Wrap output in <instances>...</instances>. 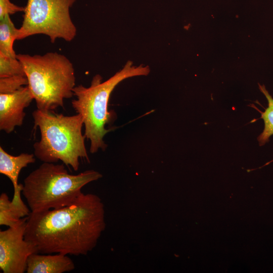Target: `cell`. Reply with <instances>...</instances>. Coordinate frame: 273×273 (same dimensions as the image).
I'll list each match as a JSON object with an SVG mask.
<instances>
[{"mask_svg":"<svg viewBox=\"0 0 273 273\" xmlns=\"http://www.w3.org/2000/svg\"><path fill=\"white\" fill-rule=\"evenodd\" d=\"M105 226L100 198L82 193L69 206L31 212L25 239L36 246L39 253L86 255L97 245Z\"/></svg>","mask_w":273,"mask_h":273,"instance_id":"obj_1","label":"cell"},{"mask_svg":"<svg viewBox=\"0 0 273 273\" xmlns=\"http://www.w3.org/2000/svg\"><path fill=\"white\" fill-rule=\"evenodd\" d=\"M150 72L149 66H135L128 61L122 69L104 82H102V76L97 74L89 87L80 84L74 87L73 92L76 99L72 101V106L83 118L84 135L90 142L91 153H95L99 149L105 151L107 147L103 139L113 130V128L106 129L105 125L114 117L113 113L108 110L109 98L114 88L126 78L147 76Z\"/></svg>","mask_w":273,"mask_h":273,"instance_id":"obj_2","label":"cell"},{"mask_svg":"<svg viewBox=\"0 0 273 273\" xmlns=\"http://www.w3.org/2000/svg\"><path fill=\"white\" fill-rule=\"evenodd\" d=\"M32 117L35 127L40 132V140L33 144L34 156L43 162L64 164L77 171L79 158L89 162L82 133L83 120L77 113L72 116L57 114L53 111L37 109Z\"/></svg>","mask_w":273,"mask_h":273,"instance_id":"obj_3","label":"cell"},{"mask_svg":"<svg viewBox=\"0 0 273 273\" xmlns=\"http://www.w3.org/2000/svg\"><path fill=\"white\" fill-rule=\"evenodd\" d=\"M102 177L94 170L69 174L64 164L43 162L25 177L22 193L32 212L58 209L73 204L84 186Z\"/></svg>","mask_w":273,"mask_h":273,"instance_id":"obj_4","label":"cell"},{"mask_svg":"<svg viewBox=\"0 0 273 273\" xmlns=\"http://www.w3.org/2000/svg\"><path fill=\"white\" fill-rule=\"evenodd\" d=\"M16 57L23 66L37 109L48 111L63 108L64 99L72 97L75 86L74 69L70 60L56 52L19 54Z\"/></svg>","mask_w":273,"mask_h":273,"instance_id":"obj_5","label":"cell"},{"mask_svg":"<svg viewBox=\"0 0 273 273\" xmlns=\"http://www.w3.org/2000/svg\"><path fill=\"white\" fill-rule=\"evenodd\" d=\"M76 0H27L23 20L18 29L17 40L36 34H44L52 43L57 38L72 40L76 28L69 10Z\"/></svg>","mask_w":273,"mask_h":273,"instance_id":"obj_6","label":"cell"},{"mask_svg":"<svg viewBox=\"0 0 273 273\" xmlns=\"http://www.w3.org/2000/svg\"><path fill=\"white\" fill-rule=\"evenodd\" d=\"M27 216L16 225L0 231V269L3 273H24L28 257L38 253L36 246L25 239Z\"/></svg>","mask_w":273,"mask_h":273,"instance_id":"obj_7","label":"cell"},{"mask_svg":"<svg viewBox=\"0 0 273 273\" xmlns=\"http://www.w3.org/2000/svg\"><path fill=\"white\" fill-rule=\"evenodd\" d=\"M34 99L28 85L15 92L0 94V129L7 133L23 124L24 109Z\"/></svg>","mask_w":273,"mask_h":273,"instance_id":"obj_8","label":"cell"},{"mask_svg":"<svg viewBox=\"0 0 273 273\" xmlns=\"http://www.w3.org/2000/svg\"><path fill=\"white\" fill-rule=\"evenodd\" d=\"M75 264L68 255L57 253H33L28 257L27 273H63L75 269Z\"/></svg>","mask_w":273,"mask_h":273,"instance_id":"obj_9","label":"cell"},{"mask_svg":"<svg viewBox=\"0 0 273 273\" xmlns=\"http://www.w3.org/2000/svg\"><path fill=\"white\" fill-rule=\"evenodd\" d=\"M35 161L34 155L33 154L23 153L18 156H13L5 151L3 147H0V173L8 177L13 184V200L22 199L21 192L23 185L18 183L21 170Z\"/></svg>","mask_w":273,"mask_h":273,"instance_id":"obj_10","label":"cell"},{"mask_svg":"<svg viewBox=\"0 0 273 273\" xmlns=\"http://www.w3.org/2000/svg\"><path fill=\"white\" fill-rule=\"evenodd\" d=\"M22 200H10L8 195L3 193L0 196V225L12 227L17 224L21 219L28 216L30 208Z\"/></svg>","mask_w":273,"mask_h":273,"instance_id":"obj_11","label":"cell"},{"mask_svg":"<svg viewBox=\"0 0 273 273\" xmlns=\"http://www.w3.org/2000/svg\"><path fill=\"white\" fill-rule=\"evenodd\" d=\"M18 29L8 14L0 19V54L6 56L16 58L13 44L17 40Z\"/></svg>","mask_w":273,"mask_h":273,"instance_id":"obj_12","label":"cell"},{"mask_svg":"<svg viewBox=\"0 0 273 273\" xmlns=\"http://www.w3.org/2000/svg\"><path fill=\"white\" fill-rule=\"evenodd\" d=\"M260 91L264 94L268 102V106L261 113L264 127L262 132L258 137L260 145H263L268 141L269 137L273 134V98L266 89L264 85L258 84Z\"/></svg>","mask_w":273,"mask_h":273,"instance_id":"obj_13","label":"cell"},{"mask_svg":"<svg viewBox=\"0 0 273 273\" xmlns=\"http://www.w3.org/2000/svg\"><path fill=\"white\" fill-rule=\"evenodd\" d=\"M13 76H25L23 66L16 58L0 54V78Z\"/></svg>","mask_w":273,"mask_h":273,"instance_id":"obj_14","label":"cell"},{"mask_svg":"<svg viewBox=\"0 0 273 273\" xmlns=\"http://www.w3.org/2000/svg\"><path fill=\"white\" fill-rule=\"evenodd\" d=\"M28 84V79L25 76L0 78V94L12 93Z\"/></svg>","mask_w":273,"mask_h":273,"instance_id":"obj_15","label":"cell"},{"mask_svg":"<svg viewBox=\"0 0 273 273\" xmlns=\"http://www.w3.org/2000/svg\"><path fill=\"white\" fill-rule=\"evenodd\" d=\"M25 8L18 6L10 0H0V19L6 15H12L17 12H24Z\"/></svg>","mask_w":273,"mask_h":273,"instance_id":"obj_16","label":"cell"}]
</instances>
